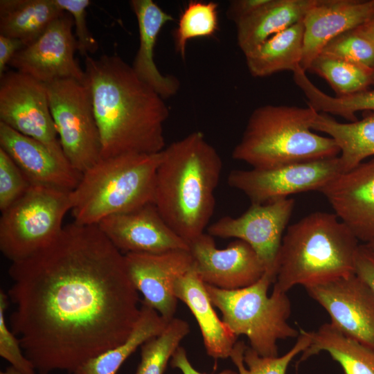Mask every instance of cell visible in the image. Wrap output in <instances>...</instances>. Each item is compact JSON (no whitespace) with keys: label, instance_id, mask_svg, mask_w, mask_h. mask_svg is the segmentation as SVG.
<instances>
[{"label":"cell","instance_id":"277c9868","mask_svg":"<svg viewBox=\"0 0 374 374\" xmlns=\"http://www.w3.org/2000/svg\"><path fill=\"white\" fill-rule=\"evenodd\" d=\"M359 240L335 214L310 213L289 226L278 257L273 290L326 283L355 274Z\"/></svg>","mask_w":374,"mask_h":374},{"label":"cell","instance_id":"44dd1931","mask_svg":"<svg viewBox=\"0 0 374 374\" xmlns=\"http://www.w3.org/2000/svg\"><path fill=\"white\" fill-rule=\"evenodd\" d=\"M130 4L139 33V46L132 67L139 78L163 99L172 97L177 93L180 82L175 75L159 71L154 62V49L161 30L174 18L152 0H132Z\"/></svg>","mask_w":374,"mask_h":374},{"label":"cell","instance_id":"52a82bcc","mask_svg":"<svg viewBox=\"0 0 374 374\" xmlns=\"http://www.w3.org/2000/svg\"><path fill=\"white\" fill-rule=\"evenodd\" d=\"M275 276L265 271L255 283L238 290H222L206 284L214 307L236 336L245 335L250 347L262 357L278 356V341L298 337L300 332L287 322L291 303L287 293L268 290Z\"/></svg>","mask_w":374,"mask_h":374},{"label":"cell","instance_id":"4fadbf2b","mask_svg":"<svg viewBox=\"0 0 374 374\" xmlns=\"http://www.w3.org/2000/svg\"><path fill=\"white\" fill-rule=\"evenodd\" d=\"M73 21L64 12L35 42L24 46L9 65L45 84L62 79L85 81L84 71L76 60L77 42Z\"/></svg>","mask_w":374,"mask_h":374},{"label":"cell","instance_id":"f1b7e54d","mask_svg":"<svg viewBox=\"0 0 374 374\" xmlns=\"http://www.w3.org/2000/svg\"><path fill=\"white\" fill-rule=\"evenodd\" d=\"M293 78L305 94L308 105L319 113L337 115L350 122L357 121V112L374 114V90H365L344 97L331 96L316 87L301 66L293 71Z\"/></svg>","mask_w":374,"mask_h":374},{"label":"cell","instance_id":"4316f807","mask_svg":"<svg viewBox=\"0 0 374 374\" xmlns=\"http://www.w3.org/2000/svg\"><path fill=\"white\" fill-rule=\"evenodd\" d=\"M310 345L301 353L299 363L320 352H327L344 374H374V348L348 337L330 323L310 331Z\"/></svg>","mask_w":374,"mask_h":374},{"label":"cell","instance_id":"7c38bea8","mask_svg":"<svg viewBox=\"0 0 374 374\" xmlns=\"http://www.w3.org/2000/svg\"><path fill=\"white\" fill-rule=\"evenodd\" d=\"M292 198L251 204L241 215L224 216L208 226L213 237L235 238L249 244L263 262L265 271L276 278L283 232L293 212ZM276 279V278H275Z\"/></svg>","mask_w":374,"mask_h":374},{"label":"cell","instance_id":"ab89813d","mask_svg":"<svg viewBox=\"0 0 374 374\" xmlns=\"http://www.w3.org/2000/svg\"><path fill=\"white\" fill-rule=\"evenodd\" d=\"M24 46L18 39L0 35V77L6 71V66L15 55Z\"/></svg>","mask_w":374,"mask_h":374},{"label":"cell","instance_id":"1f68e13d","mask_svg":"<svg viewBox=\"0 0 374 374\" xmlns=\"http://www.w3.org/2000/svg\"><path fill=\"white\" fill-rule=\"evenodd\" d=\"M187 321L174 317L159 335L141 346V362L135 374H163L168 362L189 333Z\"/></svg>","mask_w":374,"mask_h":374},{"label":"cell","instance_id":"8992f818","mask_svg":"<svg viewBox=\"0 0 374 374\" xmlns=\"http://www.w3.org/2000/svg\"><path fill=\"white\" fill-rule=\"evenodd\" d=\"M162 151L100 159L71 192L74 222L97 225L104 218L153 203Z\"/></svg>","mask_w":374,"mask_h":374},{"label":"cell","instance_id":"6da1fadb","mask_svg":"<svg viewBox=\"0 0 374 374\" xmlns=\"http://www.w3.org/2000/svg\"><path fill=\"white\" fill-rule=\"evenodd\" d=\"M10 329L36 371L73 373L123 342L139 317L124 254L98 225L73 222L48 246L11 262Z\"/></svg>","mask_w":374,"mask_h":374},{"label":"cell","instance_id":"7a4b0ae2","mask_svg":"<svg viewBox=\"0 0 374 374\" xmlns=\"http://www.w3.org/2000/svg\"><path fill=\"white\" fill-rule=\"evenodd\" d=\"M101 139V159L129 154H156L166 148L169 116L163 99L118 55L84 60Z\"/></svg>","mask_w":374,"mask_h":374},{"label":"cell","instance_id":"836d02e7","mask_svg":"<svg viewBox=\"0 0 374 374\" xmlns=\"http://www.w3.org/2000/svg\"><path fill=\"white\" fill-rule=\"evenodd\" d=\"M320 53L374 69V45L359 32L357 28L331 39Z\"/></svg>","mask_w":374,"mask_h":374},{"label":"cell","instance_id":"7bdbcfd3","mask_svg":"<svg viewBox=\"0 0 374 374\" xmlns=\"http://www.w3.org/2000/svg\"><path fill=\"white\" fill-rule=\"evenodd\" d=\"M364 247L374 257V238L364 243Z\"/></svg>","mask_w":374,"mask_h":374},{"label":"cell","instance_id":"3957f363","mask_svg":"<svg viewBox=\"0 0 374 374\" xmlns=\"http://www.w3.org/2000/svg\"><path fill=\"white\" fill-rule=\"evenodd\" d=\"M222 169L220 154L199 131L162 150L153 204L169 226L188 244L208 226Z\"/></svg>","mask_w":374,"mask_h":374},{"label":"cell","instance_id":"9a60e30c","mask_svg":"<svg viewBox=\"0 0 374 374\" xmlns=\"http://www.w3.org/2000/svg\"><path fill=\"white\" fill-rule=\"evenodd\" d=\"M188 245L193 269L207 285L227 290L241 289L256 283L265 272L256 251L241 240L218 249L213 237L204 233Z\"/></svg>","mask_w":374,"mask_h":374},{"label":"cell","instance_id":"8fae6325","mask_svg":"<svg viewBox=\"0 0 374 374\" xmlns=\"http://www.w3.org/2000/svg\"><path fill=\"white\" fill-rule=\"evenodd\" d=\"M0 122L66 158L50 110L45 84L16 70L6 71L0 77Z\"/></svg>","mask_w":374,"mask_h":374},{"label":"cell","instance_id":"4dcf8cb0","mask_svg":"<svg viewBox=\"0 0 374 374\" xmlns=\"http://www.w3.org/2000/svg\"><path fill=\"white\" fill-rule=\"evenodd\" d=\"M311 343L310 331L300 330L292 348L282 356L262 357L243 341H237L230 358L238 368V374H286L289 364L301 354Z\"/></svg>","mask_w":374,"mask_h":374},{"label":"cell","instance_id":"d4e9b609","mask_svg":"<svg viewBox=\"0 0 374 374\" xmlns=\"http://www.w3.org/2000/svg\"><path fill=\"white\" fill-rule=\"evenodd\" d=\"M312 128L332 138L337 145L343 172L374 157V114L362 120L340 123L327 114L318 113Z\"/></svg>","mask_w":374,"mask_h":374},{"label":"cell","instance_id":"cb8c5ba5","mask_svg":"<svg viewBox=\"0 0 374 374\" xmlns=\"http://www.w3.org/2000/svg\"><path fill=\"white\" fill-rule=\"evenodd\" d=\"M64 12L55 0H1L0 35L28 46Z\"/></svg>","mask_w":374,"mask_h":374},{"label":"cell","instance_id":"83f0119b","mask_svg":"<svg viewBox=\"0 0 374 374\" xmlns=\"http://www.w3.org/2000/svg\"><path fill=\"white\" fill-rule=\"evenodd\" d=\"M168 323L157 311L142 302L139 317L128 337L84 362L73 374H116L124 362L145 341L161 333Z\"/></svg>","mask_w":374,"mask_h":374},{"label":"cell","instance_id":"f546056e","mask_svg":"<svg viewBox=\"0 0 374 374\" xmlns=\"http://www.w3.org/2000/svg\"><path fill=\"white\" fill-rule=\"evenodd\" d=\"M308 71L326 80L337 97L367 90L373 84V69L323 53L313 60Z\"/></svg>","mask_w":374,"mask_h":374},{"label":"cell","instance_id":"d6a6232c","mask_svg":"<svg viewBox=\"0 0 374 374\" xmlns=\"http://www.w3.org/2000/svg\"><path fill=\"white\" fill-rule=\"evenodd\" d=\"M218 5L215 2L190 1L181 13L173 38L176 51L185 59L188 42L211 37L218 30Z\"/></svg>","mask_w":374,"mask_h":374},{"label":"cell","instance_id":"f35d334b","mask_svg":"<svg viewBox=\"0 0 374 374\" xmlns=\"http://www.w3.org/2000/svg\"><path fill=\"white\" fill-rule=\"evenodd\" d=\"M269 0H234L229 3L226 15L235 24L260 8Z\"/></svg>","mask_w":374,"mask_h":374},{"label":"cell","instance_id":"60d3db41","mask_svg":"<svg viewBox=\"0 0 374 374\" xmlns=\"http://www.w3.org/2000/svg\"><path fill=\"white\" fill-rule=\"evenodd\" d=\"M170 364L173 368L179 369L183 374H206L199 372L192 366L186 350L181 346H179L174 353ZM217 374H238V373L227 369Z\"/></svg>","mask_w":374,"mask_h":374},{"label":"cell","instance_id":"ac0fdd59","mask_svg":"<svg viewBox=\"0 0 374 374\" xmlns=\"http://www.w3.org/2000/svg\"><path fill=\"white\" fill-rule=\"evenodd\" d=\"M319 192L359 241L374 238V157L341 172Z\"/></svg>","mask_w":374,"mask_h":374},{"label":"cell","instance_id":"d590c367","mask_svg":"<svg viewBox=\"0 0 374 374\" xmlns=\"http://www.w3.org/2000/svg\"><path fill=\"white\" fill-rule=\"evenodd\" d=\"M30 186L17 165L0 148L1 211H3L19 199Z\"/></svg>","mask_w":374,"mask_h":374},{"label":"cell","instance_id":"ee69618b","mask_svg":"<svg viewBox=\"0 0 374 374\" xmlns=\"http://www.w3.org/2000/svg\"><path fill=\"white\" fill-rule=\"evenodd\" d=\"M0 374H21V373L18 372L16 369H15L13 367L10 366L6 368L5 371H1Z\"/></svg>","mask_w":374,"mask_h":374},{"label":"cell","instance_id":"5b68a950","mask_svg":"<svg viewBox=\"0 0 374 374\" xmlns=\"http://www.w3.org/2000/svg\"><path fill=\"white\" fill-rule=\"evenodd\" d=\"M318 112L310 106L267 105L250 115L232 157L252 168L335 157L339 149L335 141L313 132Z\"/></svg>","mask_w":374,"mask_h":374},{"label":"cell","instance_id":"e575fe53","mask_svg":"<svg viewBox=\"0 0 374 374\" xmlns=\"http://www.w3.org/2000/svg\"><path fill=\"white\" fill-rule=\"evenodd\" d=\"M8 294L0 291V356L21 374H36L32 362L25 355L19 339L6 324L5 312L8 305Z\"/></svg>","mask_w":374,"mask_h":374},{"label":"cell","instance_id":"ffe728a7","mask_svg":"<svg viewBox=\"0 0 374 374\" xmlns=\"http://www.w3.org/2000/svg\"><path fill=\"white\" fill-rule=\"evenodd\" d=\"M374 18V0H316L303 19L301 66L308 71L326 44Z\"/></svg>","mask_w":374,"mask_h":374},{"label":"cell","instance_id":"d6986e66","mask_svg":"<svg viewBox=\"0 0 374 374\" xmlns=\"http://www.w3.org/2000/svg\"><path fill=\"white\" fill-rule=\"evenodd\" d=\"M0 148L17 165L30 185L71 192L82 179V173L66 158L57 156L43 143L1 122Z\"/></svg>","mask_w":374,"mask_h":374},{"label":"cell","instance_id":"5bb4252c","mask_svg":"<svg viewBox=\"0 0 374 374\" xmlns=\"http://www.w3.org/2000/svg\"><path fill=\"white\" fill-rule=\"evenodd\" d=\"M330 323L346 336L374 348V294L355 274L305 287Z\"/></svg>","mask_w":374,"mask_h":374},{"label":"cell","instance_id":"2e32d148","mask_svg":"<svg viewBox=\"0 0 374 374\" xmlns=\"http://www.w3.org/2000/svg\"><path fill=\"white\" fill-rule=\"evenodd\" d=\"M124 257L129 277L136 290L143 294L142 302L169 322L174 318L177 305L174 283L193 265L189 250L129 253Z\"/></svg>","mask_w":374,"mask_h":374},{"label":"cell","instance_id":"b9f144b4","mask_svg":"<svg viewBox=\"0 0 374 374\" xmlns=\"http://www.w3.org/2000/svg\"><path fill=\"white\" fill-rule=\"evenodd\" d=\"M357 30L374 45V18L357 27Z\"/></svg>","mask_w":374,"mask_h":374},{"label":"cell","instance_id":"9c48e42d","mask_svg":"<svg viewBox=\"0 0 374 374\" xmlns=\"http://www.w3.org/2000/svg\"><path fill=\"white\" fill-rule=\"evenodd\" d=\"M46 87L62 151L83 174L101 159L102 150L89 86L86 81L69 78Z\"/></svg>","mask_w":374,"mask_h":374},{"label":"cell","instance_id":"30bf717a","mask_svg":"<svg viewBox=\"0 0 374 374\" xmlns=\"http://www.w3.org/2000/svg\"><path fill=\"white\" fill-rule=\"evenodd\" d=\"M343 172L339 156L269 168L233 170L229 185L242 192L251 204H265L289 196L319 190Z\"/></svg>","mask_w":374,"mask_h":374},{"label":"cell","instance_id":"7402d4cb","mask_svg":"<svg viewBox=\"0 0 374 374\" xmlns=\"http://www.w3.org/2000/svg\"><path fill=\"white\" fill-rule=\"evenodd\" d=\"M177 299L184 302L195 317L208 355L215 359L230 357L236 337L218 317L206 284L193 267L178 278L173 286Z\"/></svg>","mask_w":374,"mask_h":374},{"label":"cell","instance_id":"f6af8a7d","mask_svg":"<svg viewBox=\"0 0 374 374\" xmlns=\"http://www.w3.org/2000/svg\"><path fill=\"white\" fill-rule=\"evenodd\" d=\"M373 84H374V69H373Z\"/></svg>","mask_w":374,"mask_h":374},{"label":"cell","instance_id":"e0dca14e","mask_svg":"<svg viewBox=\"0 0 374 374\" xmlns=\"http://www.w3.org/2000/svg\"><path fill=\"white\" fill-rule=\"evenodd\" d=\"M97 225L123 254L189 250L188 244L169 226L153 203L109 215Z\"/></svg>","mask_w":374,"mask_h":374},{"label":"cell","instance_id":"603a6c76","mask_svg":"<svg viewBox=\"0 0 374 374\" xmlns=\"http://www.w3.org/2000/svg\"><path fill=\"white\" fill-rule=\"evenodd\" d=\"M316 0H269L235 24L237 42L246 55L271 36L303 21Z\"/></svg>","mask_w":374,"mask_h":374},{"label":"cell","instance_id":"484cf974","mask_svg":"<svg viewBox=\"0 0 374 374\" xmlns=\"http://www.w3.org/2000/svg\"><path fill=\"white\" fill-rule=\"evenodd\" d=\"M303 48V21L271 36L244 55L253 77L262 78L283 71H295L301 63Z\"/></svg>","mask_w":374,"mask_h":374},{"label":"cell","instance_id":"ba28073f","mask_svg":"<svg viewBox=\"0 0 374 374\" xmlns=\"http://www.w3.org/2000/svg\"><path fill=\"white\" fill-rule=\"evenodd\" d=\"M71 192L31 185L0 217V250L8 260L25 259L60 234L71 210Z\"/></svg>","mask_w":374,"mask_h":374},{"label":"cell","instance_id":"8d00e7d4","mask_svg":"<svg viewBox=\"0 0 374 374\" xmlns=\"http://www.w3.org/2000/svg\"><path fill=\"white\" fill-rule=\"evenodd\" d=\"M62 10L73 18L78 51L84 57L95 53L98 49L97 40L90 33L87 23L89 0H55Z\"/></svg>","mask_w":374,"mask_h":374},{"label":"cell","instance_id":"74e56055","mask_svg":"<svg viewBox=\"0 0 374 374\" xmlns=\"http://www.w3.org/2000/svg\"><path fill=\"white\" fill-rule=\"evenodd\" d=\"M355 274L364 280L374 294V257L360 244L357 253Z\"/></svg>","mask_w":374,"mask_h":374}]
</instances>
